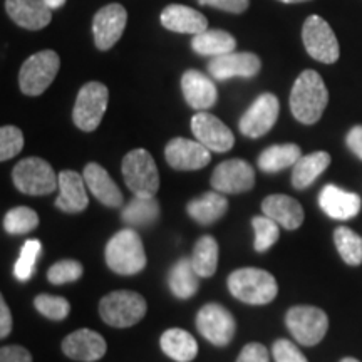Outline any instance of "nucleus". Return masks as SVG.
<instances>
[{
    "instance_id": "f257e3e1",
    "label": "nucleus",
    "mask_w": 362,
    "mask_h": 362,
    "mask_svg": "<svg viewBox=\"0 0 362 362\" xmlns=\"http://www.w3.org/2000/svg\"><path fill=\"white\" fill-rule=\"evenodd\" d=\"M329 103V90L319 72L307 69L293 83L291 111L298 123L315 124Z\"/></svg>"
},
{
    "instance_id": "f03ea898",
    "label": "nucleus",
    "mask_w": 362,
    "mask_h": 362,
    "mask_svg": "<svg viewBox=\"0 0 362 362\" xmlns=\"http://www.w3.org/2000/svg\"><path fill=\"white\" fill-rule=\"evenodd\" d=\"M228 288L238 300L250 305L270 304L279 293L277 280L264 269H238L230 274Z\"/></svg>"
},
{
    "instance_id": "7ed1b4c3",
    "label": "nucleus",
    "mask_w": 362,
    "mask_h": 362,
    "mask_svg": "<svg viewBox=\"0 0 362 362\" xmlns=\"http://www.w3.org/2000/svg\"><path fill=\"white\" fill-rule=\"evenodd\" d=\"M106 264L115 274L134 275L146 267V253L139 235L133 228H124L117 232L110 242L106 250Z\"/></svg>"
},
{
    "instance_id": "20e7f679",
    "label": "nucleus",
    "mask_w": 362,
    "mask_h": 362,
    "mask_svg": "<svg viewBox=\"0 0 362 362\" xmlns=\"http://www.w3.org/2000/svg\"><path fill=\"white\" fill-rule=\"evenodd\" d=\"M99 315L111 327H133L146 315V300L131 291L111 292L99 302Z\"/></svg>"
},
{
    "instance_id": "39448f33",
    "label": "nucleus",
    "mask_w": 362,
    "mask_h": 362,
    "mask_svg": "<svg viewBox=\"0 0 362 362\" xmlns=\"http://www.w3.org/2000/svg\"><path fill=\"white\" fill-rule=\"evenodd\" d=\"M123 178L126 187L136 197H155L160 188V175H158L156 163L149 151L143 148L133 149L123 158Z\"/></svg>"
},
{
    "instance_id": "423d86ee",
    "label": "nucleus",
    "mask_w": 362,
    "mask_h": 362,
    "mask_svg": "<svg viewBox=\"0 0 362 362\" xmlns=\"http://www.w3.org/2000/svg\"><path fill=\"white\" fill-rule=\"evenodd\" d=\"M12 180L21 193L30 197H42L56 192L59 187V175L47 161L40 158H25L17 163L12 170Z\"/></svg>"
},
{
    "instance_id": "0eeeda50",
    "label": "nucleus",
    "mask_w": 362,
    "mask_h": 362,
    "mask_svg": "<svg viewBox=\"0 0 362 362\" xmlns=\"http://www.w3.org/2000/svg\"><path fill=\"white\" fill-rule=\"evenodd\" d=\"M61 59L54 51H40L22 64L19 88L25 96H40L56 79Z\"/></svg>"
},
{
    "instance_id": "6e6552de",
    "label": "nucleus",
    "mask_w": 362,
    "mask_h": 362,
    "mask_svg": "<svg viewBox=\"0 0 362 362\" xmlns=\"http://www.w3.org/2000/svg\"><path fill=\"white\" fill-rule=\"evenodd\" d=\"M285 324L293 339L302 346H315L325 337L329 329V319L319 307L297 305L285 315Z\"/></svg>"
},
{
    "instance_id": "1a4fd4ad",
    "label": "nucleus",
    "mask_w": 362,
    "mask_h": 362,
    "mask_svg": "<svg viewBox=\"0 0 362 362\" xmlns=\"http://www.w3.org/2000/svg\"><path fill=\"white\" fill-rule=\"evenodd\" d=\"M107 101H110V90L106 86L96 83V81L84 84L76 99L74 110H72L74 124L86 133L96 129L106 112Z\"/></svg>"
},
{
    "instance_id": "9d476101",
    "label": "nucleus",
    "mask_w": 362,
    "mask_h": 362,
    "mask_svg": "<svg viewBox=\"0 0 362 362\" xmlns=\"http://www.w3.org/2000/svg\"><path fill=\"white\" fill-rule=\"evenodd\" d=\"M302 40L309 56L324 64H334L341 54L332 27L319 16L307 17L302 27Z\"/></svg>"
},
{
    "instance_id": "9b49d317",
    "label": "nucleus",
    "mask_w": 362,
    "mask_h": 362,
    "mask_svg": "<svg viewBox=\"0 0 362 362\" xmlns=\"http://www.w3.org/2000/svg\"><path fill=\"white\" fill-rule=\"evenodd\" d=\"M197 329L208 342L223 347L232 342L237 324L233 315L223 305L206 304L198 312Z\"/></svg>"
},
{
    "instance_id": "f8f14e48",
    "label": "nucleus",
    "mask_w": 362,
    "mask_h": 362,
    "mask_svg": "<svg viewBox=\"0 0 362 362\" xmlns=\"http://www.w3.org/2000/svg\"><path fill=\"white\" fill-rule=\"evenodd\" d=\"M280 111L279 99L275 94L264 93L260 94L252 106L245 111V115L240 117V133L247 138H262V136L269 133L277 123Z\"/></svg>"
},
{
    "instance_id": "ddd939ff",
    "label": "nucleus",
    "mask_w": 362,
    "mask_h": 362,
    "mask_svg": "<svg viewBox=\"0 0 362 362\" xmlns=\"http://www.w3.org/2000/svg\"><path fill=\"white\" fill-rule=\"evenodd\" d=\"M192 131L203 146L215 153H226L233 148L235 136L232 129L218 117L206 111H198L192 117Z\"/></svg>"
},
{
    "instance_id": "4468645a",
    "label": "nucleus",
    "mask_w": 362,
    "mask_h": 362,
    "mask_svg": "<svg viewBox=\"0 0 362 362\" xmlns=\"http://www.w3.org/2000/svg\"><path fill=\"white\" fill-rule=\"evenodd\" d=\"M128 12L121 4H110L99 8L93 21L94 42L99 51H110L124 33Z\"/></svg>"
},
{
    "instance_id": "2eb2a0df",
    "label": "nucleus",
    "mask_w": 362,
    "mask_h": 362,
    "mask_svg": "<svg viewBox=\"0 0 362 362\" xmlns=\"http://www.w3.org/2000/svg\"><path fill=\"white\" fill-rule=\"evenodd\" d=\"M255 185V171L243 160H226L211 175V187L220 193H243Z\"/></svg>"
},
{
    "instance_id": "dca6fc26",
    "label": "nucleus",
    "mask_w": 362,
    "mask_h": 362,
    "mask_svg": "<svg viewBox=\"0 0 362 362\" xmlns=\"http://www.w3.org/2000/svg\"><path fill=\"white\" fill-rule=\"evenodd\" d=\"M262 62L253 52H228L216 56L208 62V72L216 81L232 78H253L260 72Z\"/></svg>"
},
{
    "instance_id": "f3484780",
    "label": "nucleus",
    "mask_w": 362,
    "mask_h": 362,
    "mask_svg": "<svg viewBox=\"0 0 362 362\" xmlns=\"http://www.w3.org/2000/svg\"><path fill=\"white\" fill-rule=\"evenodd\" d=\"M165 158L171 168L180 171H194L205 168L211 161L210 149L203 146L197 139L173 138L166 144Z\"/></svg>"
},
{
    "instance_id": "a211bd4d",
    "label": "nucleus",
    "mask_w": 362,
    "mask_h": 362,
    "mask_svg": "<svg viewBox=\"0 0 362 362\" xmlns=\"http://www.w3.org/2000/svg\"><path fill=\"white\" fill-rule=\"evenodd\" d=\"M106 341L101 334L90 329H79L62 341V352L69 359L79 362L99 361L106 354Z\"/></svg>"
},
{
    "instance_id": "6ab92c4d",
    "label": "nucleus",
    "mask_w": 362,
    "mask_h": 362,
    "mask_svg": "<svg viewBox=\"0 0 362 362\" xmlns=\"http://www.w3.org/2000/svg\"><path fill=\"white\" fill-rule=\"evenodd\" d=\"M181 90H183L185 101L189 107L197 111H206L215 106L218 99V90L214 81L200 71L188 69L181 78Z\"/></svg>"
},
{
    "instance_id": "aec40b11",
    "label": "nucleus",
    "mask_w": 362,
    "mask_h": 362,
    "mask_svg": "<svg viewBox=\"0 0 362 362\" xmlns=\"http://www.w3.org/2000/svg\"><path fill=\"white\" fill-rule=\"evenodd\" d=\"M8 17L27 30H40L52 21V8L44 0H6Z\"/></svg>"
},
{
    "instance_id": "412c9836",
    "label": "nucleus",
    "mask_w": 362,
    "mask_h": 362,
    "mask_svg": "<svg viewBox=\"0 0 362 362\" xmlns=\"http://www.w3.org/2000/svg\"><path fill=\"white\" fill-rule=\"evenodd\" d=\"M59 197L56 206L64 214H81L88 208V192H86L84 176L76 171L66 170L59 173Z\"/></svg>"
},
{
    "instance_id": "4be33fe9",
    "label": "nucleus",
    "mask_w": 362,
    "mask_h": 362,
    "mask_svg": "<svg viewBox=\"0 0 362 362\" xmlns=\"http://www.w3.org/2000/svg\"><path fill=\"white\" fill-rule=\"evenodd\" d=\"M319 206L330 218L351 220L361 211V197L336 185H327L319 194Z\"/></svg>"
},
{
    "instance_id": "5701e85b",
    "label": "nucleus",
    "mask_w": 362,
    "mask_h": 362,
    "mask_svg": "<svg viewBox=\"0 0 362 362\" xmlns=\"http://www.w3.org/2000/svg\"><path fill=\"white\" fill-rule=\"evenodd\" d=\"M165 29L178 34H202L208 29V21L202 12L194 11L192 7L181 6V4H171L165 7L160 17Z\"/></svg>"
},
{
    "instance_id": "b1692460",
    "label": "nucleus",
    "mask_w": 362,
    "mask_h": 362,
    "mask_svg": "<svg viewBox=\"0 0 362 362\" xmlns=\"http://www.w3.org/2000/svg\"><path fill=\"white\" fill-rule=\"evenodd\" d=\"M83 176L89 192L93 193L103 205L110 208L123 205V193H121L119 187L112 181L110 173H107L101 165H98V163H88Z\"/></svg>"
},
{
    "instance_id": "393cba45",
    "label": "nucleus",
    "mask_w": 362,
    "mask_h": 362,
    "mask_svg": "<svg viewBox=\"0 0 362 362\" xmlns=\"http://www.w3.org/2000/svg\"><path fill=\"white\" fill-rule=\"evenodd\" d=\"M262 211L287 230H297L304 223V208L287 194H270L262 202Z\"/></svg>"
},
{
    "instance_id": "a878e982",
    "label": "nucleus",
    "mask_w": 362,
    "mask_h": 362,
    "mask_svg": "<svg viewBox=\"0 0 362 362\" xmlns=\"http://www.w3.org/2000/svg\"><path fill=\"white\" fill-rule=\"evenodd\" d=\"M228 210V202L220 192H208L188 203L187 211L200 225H211Z\"/></svg>"
},
{
    "instance_id": "bb28decb",
    "label": "nucleus",
    "mask_w": 362,
    "mask_h": 362,
    "mask_svg": "<svg viewBox=\"0 0 362 362\" xmlns=\"http://www.w3.org/2000/svg\"><path fill=\"white\" fill-rule=\"evenodd\" d=\"M330 155L325 151H315L302 156L292 166V185L297 189L309 188L314 181L329 168Z\"/></svg>"
},
{
    "instance_id": "cd10ccee",
    "label": "nucleus",
    "mask_w": 362,
    "mask_h": 362,
    "mask_svg": "<svg viewBox=\"0 0 362 362\" xmlns=\"http://www.w3.org/2000/svg\"><path fill=\"white\" fill-rule=\"evenodd\" d=\"M160 346L166 356L176 362H192L198 354V342L183 329H168L163 332Z\"/></svg>"
},
{
    "instance_id": "c85d7f7f",
    "label": "nucleus",
    "mask_w": 362,
    "mask_h": 362,
    "mask_svg": "<svg viewBox=\"0 0 362 362\" xmlns=\"http://www.w3.org/2000/svg\"><path fill=\"white\" fill-rule=\"evenodd\" d=\"M193 51L200 56H223L233 52L237 47V40L230 33L218 29H206L205 33L197 34L192 40Z\"/></svg>"
},
{
    "instance_id": "c756f323",
    "label": "nucleus",
    "mask_w": 362,
    "mask_h": 362,
    "mask_svg": "<svg viewBox=\"0 0 362 362\" xmlns=\"http://www.w3.org/2000/svg\"><path fill=\"white\" fill-rule=\"evenodd\" d=\"M302 158V151L297 144H274L262 151L259 156V168L264 173H279L288 166H293Z\"/></svg>"
},
{
    "instance_id": "7c9ffc66",
    "label": "nucleus",
    "mask_w": 362,
    "mask_h": 362,
    "mask_svg": "<svg viewBox=\"0 0 362 362\" xmlns=\"http://www.w3.org/2000/svg\"><path fill=\"white\" fill-rule=\"evenodd\" d=\"M200 275L197 274L192 259H181L171 267L168 275L170 291L178 298H189L198 292Z\"/></svg>"
},
{
    "instance_id": "2f4dec72",
    "label": "nucleus",
    "mask_w": 362,
    "mask_h": 362,
    "mask_svg": "<svg viewBox=\"0 0 362 362\" xmlns=\"http://www.w3.org/2000/svg\"><path fill=\"white\" fill-rule=\"evenodd\" d=\"M123 221L131 226H149L160 216V205L156 198L151 197H136L123 208Z\"/></svg>"
},
{
    "instance_id": "473e14b6",
    "label": "nucleus",
    "mask_w": 362,
    "mask_h": 362,
    "mask_svg": "<svg viewBox=\"0 0 362 362\" xmlns=\"http://www.w3.org/2000/svg\"><path fill=\"white\" fill-rule=\"evenodd\" d=\"M192 264L200 277H214L218 267V243L214 237L205 235L198 240L193 250Z\"/></svg>"
},
{
    "instance_id": "72a5a7b5",
    "label": "nucleus",
    "mask_w": 362,
    "mask_h": 362,
    "mask_svg": "<svg viewBox=\"0 0 362 362\" xmlns=\"http://www.w3.org/2000/svg\"><path fill=\"white\" fill-rule=\"evenodd\" d=\"M334 242H336L339 255L347 265L362 264V238L347 226H339L334 232Z\"/></svg>"
},
{
    "instance_id": "f704fd0d",
    "label": "nucleus",
    "mask_w": 362,
    "mask_h": 362,
    "mask_svg": "<svg viewBox=\"0 0 362 362\" xmlns=\"http://www.w3.org/2000/svg\"><path fill=\"white\" fill-rule=\"evenodd\" d=\"M39 225V215L29 206H16L4 216V228L11 235L33 232Z\"/></svg>"
},
{
    "instance_id": "c9c22d12",
    "label": "nucleus",
    "mask_w": 362,
    "mask_h": 362,
    "mask_svg": "<svg viewBox=\"0 0 362 362\" xmlns=\"http://www.w3.org/2000/svg\"><path fill=\"white\" fill-rule=\"evenodd\" d=\"M40 252H42V245H40L39 240H27L24 247H22L19 259L13 265V275H16L17 280L29 282L33 279Z\"/></svg>"
},
{
    "instance_id": "e433bc0d",
    "label": "nucleus",
    "mask_w": 362,
    "mask_h": 362,
    "mask_svg": "<svg viewBox=\"0 0 362 362\" xmlns=\"http://www.w3.org/2000/svg\"><path fill=\"white\" fill-rule=\"evenodd\" d=\"M253 232H255V243L253 248L257 252H267L272 245H275L280 237L279 223L275 220L269 218V216H255L252 220Z\"/></svg>"
},
{
    "instance_id": "4c0bfd02",
    "label": "nucleus",
    "mask_w": 362,
    "mask_h": 362,
    "mask_svg": "<svg viewBox=\"0 0 362 362\" xmlns=\"http://www.w3.org/2000/svg\"><path fill=\"white\" fill-rule=\"evenodd\" d=\"M34 305L40 314L51 320H64L71 312L69 300L59 296H49V293H40L34 298Z\"/></svg>"
},
{
    "instance_id": "58836bf2",
    "label": "nucleus",
    "mask_w": 362,
    "mask_h": 362,
    "mask_svg": "<svg viewBox=\"0 0 362 362\" xmlns=\"http://www.w3.org/2000/svg\"><path fill=\"white\" fill-rule=\"evenodd\" d=\"M83 265L78 260H61L49 269L47 280L54 285L71 284L83 277Z\"/></svg>"
},
{
    "instance_id": "ea45409f",
    "label": "nucleus",
    "mask_w": 362,
    "mask_h": 362,
    "mask_svg": "<svg viewBox=\"0 0 362 362\" xmlns=\"http://www.w3.org/2000/svg\"><path fill=\"white\" fill-rule=\"evenodd\" d=\"M24 148V134L16 126H2L0 129V161L12 160Z\"/></svg>"
},
{
    "instance_id": "a19ab883",
    "label": "nucleus",
    "mask_w": 362,
    "mask_h": 362,
    "mask_svg": "<svg viewBox=\"0 0 362 362\" xmlns=\"http://www.w3.org/2000/svg\"><path fill=\"white\" fill-rule=\"evenodd\" d=\"M272 354H274L275 362H309L307 357L298 351L296 344L287 341V339H279L272 347Z\"/></svg>"
},
{
    "instance_id": "79ce46f5",
    "label": "nucleus",
    "mask_w": 362,
    "mask_h": 362,
    "mask_svg": "<svg viewBox=\"0 0 362 362\" xmlns=\"http://www.w3.org/2000/svg\"><path fill=\"white\" fill-rule=\"evenodd\" d=\"M237 362H270L269 351L259 342H250L240 352Z\"/></svg>"
},
{
    "instance_id": "37998d69",
    "label": "nucleus",
    "mask_w": 362,
    "mask_h": 362,
    "mask_svg": "<svg viewBox=\"0 0 362 362\" xmlns=\"http://www.w3.org/2000/svg\"><path fill=\"white\" fill-rule=\"evenodd\" d=\"M200 6H210L230 13H243L250 6V0H197Z\"/></svg>"
},
{
    "instance_id": "c03bdc74",
    "label": "nucleus",
    "mask_w": 362,
    "mask_h": 362,
    "mask_svg": "<svg viewBox=\"0 0 362 362\" xmlns=\"http://www.w3.org/2000/svg\"><path fill=\"white\" fill-rule=\"evenodd\" d=\"M0 362H33V356L25 347L6 346L0 349Z\"/></svg>"
},
{
    "instance_id": "a18cd8bd",
    "label": "nucleus",
    "mask_w": 362,
    "mask_h": 362,
    "mask_svg": "<svg viewBox=\"0 0 362 362\" xmlns=\"http://www.w3.org/2000/svg\"><path fill=\"white\" fill-rule=\"evenodd\" d=\"M347 146L354 155L362 160V126H354L349 133H347L346 138Z\"/></svg>"
},
{
    "instance_id": "49530a36",
    "label": "nucleus",
    "mask_w": 362,
    "mask_h": 362,
    "mask_svg": "<svg viewBox=\"0 0 362 362\" xmlns=\"http://www.w3.org/2000/svg\"><path fill=\"white\" fill-rule=\"evenodd\" d=\"M12 330V314L6 300H0V337L6 339Z\"/></svg>"
},
{
    "instance_id": "de8ad7c7",
    "label": "nucleus",
    "mask_w": 362,
    "mask_h": 362,
    "mask_svg": "<svg viewBox=\"0 0 362 362\" xmlns=\"http://www.w3.org/2000/svg\"><path fill=\"white\" fill-rule=\"evenodd\" d=\"M44 4H47L52 11H56V8H61L62 6H64L66 0H44Z\"/></svg>"
},
{
    "instance_id": "09e8293b",
    "label": "nucleus",
    "mask_w": 362,
    "mask_h": 362,
    "mask_svg": "<svg viewBox=\"0 0 362 362\" xmlns=\"http://www.w3.org/2000/svg\"><path fill=\"white\" fill-rule=\"evenodd\" d=\"M284 4H300V2H309V0H280Z\"/></svg>"
},
{
    "instance_id": "8fccbe9b",
    "label": "nucleus",
    "mask_w": 362,
    "mask_h": 362,
    "mask_svg": "<svg viewBox=\"0 0 362 362\" xmlns=\"http://www.w3.org/2000/svg\"><path fill=\"white\" fill-rule=\"evenodd\" d=\"M341 362H361V361H357V359H354V357H346V359H342Z\"/></svg>"
}]
</instances>
